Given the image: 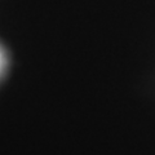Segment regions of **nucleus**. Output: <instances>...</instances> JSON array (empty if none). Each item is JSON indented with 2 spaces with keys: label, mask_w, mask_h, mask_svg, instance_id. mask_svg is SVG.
Listing matches in <instances>:
<instances>
[]
</instances>
